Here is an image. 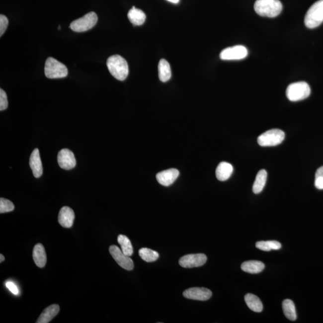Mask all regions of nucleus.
<instances>
[{"label": "nucleus", "instance_id": "f257e3e1", "mask_svg": "<svg viewBox=\"0 0 323 323\" xmlns=\"http://www.w3.org/2000/svg\"><path fill=\"white\" fill-rule=\"evenodd\" d=\"M107 66L111 75L120 81H125L129 74L127 62L119 55L111 56L107 61Z\"/></svg>", "mask_w": 323, "mask_h": 323}, {"label": "nucleus", "instance_id": "f03ea898", "mask_svg": "<svg viewBox=\"0 0 323 323\" xmlns=\"http://www.w3.org/2000/svg\"><path fill=\"white\" fill-rule=\"evenodd\" d=\"M283 10L280 0H256L254 10L258 15L268 17H277Z\"/></svg>", "mask_w": 323, "mask_h": 323}, {"label": "nucleus", "instance_id": "7ed1b4c3", "mask_svg": "<svg viewBox=\"0 0 323 323\" xmlns=\"http://www.w3.org/2000/svg\"><path fill=\"white\" fill-rule=\"evenodd\" d=\"M323 22V0H319L311 5L305 17V25L313 29Z\"/></svg>", "mask_w": 323, "mask_h": 323}, {"label": "nucleus", "instance_id": "20e7f679", "mask_svg": "<svg viewBox=\"0 0 323 323\" xmlns=\"http://www.w3.org/2000/svg\"><path fill=\"white\" fill-rule=\"evenodd\" d=\"M311 88L306 82L299 81L290 84L286 90V96L293 102L303 100L310 95Z\"/></svg>", "mask_w": 323, "mask_h": 323}, {"label": "nucleus", "instance_id": "39448f33", "mask_svg": "<svg viewBox=\"0 0 323 323\" xmlns=\"http://www.w3.org/2000/svg\"><path fill=\"white\" fill-rule=\"evenodd\" d=\"M45 73L49 79L64 78L68 75V69L63 63L50 57L47 59L45 63Z\"/></svg>", "mask_w": 323, "mask_h": 323}, {"label": "nucleus", "instance_id": "423d86ee", "mask_svg": "<svg viewBox=\"0 0 323 323\" xmlns=\"http://www.w3.org/2000/svg\"><path fill=\"white\" fill-rule=\"evenodd\" d=\"M285 134L278 129H273L265 132L258 137V145L262 147H273L280 145L283 142Z\"/></svg>", "mask_w": 323, "mask_h": 323}, {"label": "nucleus", "instance_id": "0eeeda50", "mask_svg": "<svg viewBox=\"0 0 323 323\" xmlns=\"http://www.w3.org/2000/svg\"><path fill=\"white\" fill-rule=\"evenodd\" d=\"M97 22H98L97 14L93 11H91L81 18L73 21L70 27L75 32H85L92 29L96 24Z\"/></svg>", "mask_w": 323, "mask_h": 323}, {"label": "nucleus", "instance_id": "6e6552de", "mask_svg": "<svg viewBox=\"0 0 323 323\" xmlns=\"http://www.w3.org/2000/svg\"><path fill=\"white\" fill-rule=\"evenodd\" d=\"M248 55V50L245 46L237 45L223 50L220 54L222 60H241L245 58Z\"/></svg>", "mask_w": 323, "mask_h": 323}, {"label": "nucleus", "instance_id": "1a4fd4ad", "mask_svg": "<svg viewBox=\"0 0 323 323\" xmlns=\"http://www.w3.org/2000/svg\"><path fill=\"white\" fill-rule=\"evenodd\" d=\"M109 251L114 260L122 268L131 271L134 268L133 260L129 256L123 253L121 249L116 245H111Z\"/></svg>", "mask_w": 323, "mask_h": 323}, {"label": "nucleus", "instance_id": "9d476101", "mask_svg": "<svg viewBox=\"0 0 323 323\" xmlns=\"http://www.w3.org/2000/svg\"><path fill=\"white\" fill-rule=\"evenodd\" d=\"M207 257L204 254H192L184 255L179 260V264L184 268H196L204 265Z\"/></svg>", "mask_w": 323, "mask_h": 323}, {"label": "nucleus", "instance_id": "9b49d317", "mask_svg": "<svg viewBox=\"0 0 323 323\" xmlns=\"http://www.w3.org/2000/svg\"><path fill=\"white\" fill-rule=\"evenodd\" d=\"M184 297L192 300L205 301L210 299L212 292L204 287H193L187 289L183 292Z\"/></svg>", "mask_w": 323, "mask_h": 323}, {"label": "nucleus", "instance_id": "f8f14e48", "mask_svg": "<svg viewBox=\"0 0 323 323\" xmlns=\"http://www.w3.org/2000/svg\"><path fill=\"white\" fill-rule=\"evenodd\" d=\"M58 162L61 168L70 170L76 165V160L74 154L69 149H64L59 152Z\"/></svg>", "mask_w": 323, "mask_h": 323}, {"label": "nucleus", "instance_id": "ddd939ff", "mask_svg": "<svg viewBox=\"0 0 323 323\" xmlns=\"http://www.w3.org/2000/svg\"><path fill=\"white\" fill-rule=\"evenodd\" d=\"M180 175L178 170L176 169H169L165 171L159 172L157 175V179L159 183L163 186H171L174 183Z\"/></svg>", "mask_w": 323, "mask_h": 323}, {"label": "nucleus", "instance_id": "4468645a", "mask_svg": "<svg viewBox=\"0 0 323 323\" xmlns=\"http://www.w3.org/2000/svg\"><path fill=\"white\" fill-rule=\"evenodd\" d=\"M75 219V214L71 208L64 207L59 213L58 222L65 228L72 227Z\"/></svg>", "mask_w": 323, "mask_h": 323}, {"label": "nucleus", "instance_id": "2eb2a0df", "mask_svg": "<svg viewBox=\"0 0 323 323\" xmlns=\"http://www.w3.org/2000/svg\"><path fill=\"white\" fill-rule=\"evenodd\" d=\"M29 165L35 177L40 178L42 175L43 166L39 149H34L32 152L29 159Z\"/></svg>", "mask_w": 323, "mask_h": 323}, {"label": "nucleus", "instance_id": "dca6fc26", "mask_svg": "<svg viewBox=\"0 0 323 323\" xmlns=\"http://www.w3.org/2000/svg\"><path fill=\"white\" fill-rule=\"evenodd\" d=\"M32 257L36 265L40 268L45 267L47 262V256L45 247L42 243L35 245L32 252Z\"/></svg>", "mask_w": 323, "mask_h": 323}, {"label": "nucleus", "instance_id": "f3484780", "mask_svg": "<svg viewBox=\"0 0 323 323\" xmlns=\"http://www.w3.org/2000/svg\"><path fill=\"white\" fill-rule=\"evenodd\" d=\"M234 168L231 163L222 162L216 169V177L219 180L224 181L228 180L233 174Z\"/></svg>", "mask_w": 323, "mask_h": 323}, {"label": "nucleus", "instance_id": "a211bd4d", "mask_svg": "<svg viewBox=\"0 0 323 323\" xmlns=\"http://www.w3.org/2000/svg\"><path fill=\"white\" fill-rule=\"evenodd\" d=\"M60 308L57 304H54L46 308L38 319L37 323H48L55 318L60 312Z\"/></svg>", "mask_w": 323, "mask_h": 323}, {"label": "nucleus", "instance_id": "6ab92c4d", "mask_svg": "<svg viewBox=\"0 0 323 323\" xmlns=\"http://www.w3.org/2000/svg\"><path fill=\"white\" fill-rule=\"evenodd\" d=\"M264 268H265L264 263L257 260L246 261L242 265V271L249 274H258L262 272Z\"/></svg>", "mask_w": 323, "mask_h": 323}, {"label": "nucleus", "instance_id": "aec40b11", "mask_svg": "<svg viewBox=\"0 0 323 323\" xmlns=\"http://www.w3.org/2000/svg\"><path fill=\"white\" fill-rule=\"evenodd\" d=\"M159 78L162 82L168 81L171 78V70L168 62L161 60L158 65Z\"/></svg>", "mask_w": 323, "mask_h": 323}, {"label": "nucleus", "instance_id": "412c9836", "mask_svg": "<svg viewBox=\"0 0 323 323\" xmlns=\"http://www.w3.org/2000/svg\"><path fill=\"white\" fill-rule=\"evenodd\" d=\"M128 17L130 22L134 25H142L145 23L146 16L142 10L138 9L134 6L129 11Z\"/></svg>", "mask_w": 323, "mask_h": 323}, {"label": "nucleus", "instance_id": "4be33fe9", "mask_svg": "<svg viewBox=\"0 0 323 323\" xmlns=\"http://www.w3.org/2000/svg\"><path fill=\"white\" fill-rule=\"evenodd\" d=\"M245 301L248 307L255 313L262 312L263 310V304L260 299L257 296L248 293L245 296Z\"/></svg>", "mask_w": 323, "mask_h": 323}, {"label": "nucleus", "instance_id": "5701e85b", "mask_svg": "<svg viewBox=\"0 0 323 323\" xmlns=\"http://www.w3.org/2000/svg\"><path fill=\"white\" fill-rule=\"evenodd\" d=\"M267 172L265 169L258 171L252 186V191L255 194L260 193L265 187L267 180Z\"/></svg>", "mask_w": 323, "mask_h": 323}, {"label": "nucleus", "instance_id": "b1692460", "mask_svg": "<svg viewBox=\"0 0 323 323\" xmlns=\"http://www.w3.org/2000/svg\"><path fill=\"white\" fill-rule=\"evenodd\" d=\"M283 310L285 316L291 321H295L297 319L295 305L292 301L286 299L283 302Z\"/></svg>", "mask_w": 323, "mask_h": 323}, {"label": "nucleus", "instance_id": "393cba45", "mask_svg": "<svg viewBox=\"0 0 323 323\" xmlns=\"http://www.w3.org/2000/svg\"><path fill=\"white\" fill-rule=\"evenodd\" d=\"M117 242L121 246V249L123 253L129 257L133 254V245H132L131 241L127 237L123 236V235H119L117 238Z\"/></svg>", "mask_w": 323, "mask_h": 323}, {"label": "nucleus", "instance_id": "a878e982", "mask_svg": "<svg viewBox=\"0 0 323 323\" xmlns=\"http://www.w3.org/2000/svg\"><path fill=\"white\" fill-rule=\"evenodd\" d=\"M255 246L260 250L269 251L274 249L277 250L281 248V244L277 241H267V242H258Z\"/></svg>", "mask_w": 323, "mask_h": 323}, {"label": "nucleus", "instance_id": "bb28decb", "mask_svg": "<svg viewBox=\"0 0 323 323\" xmlns=\"http://www.w3.org/2000/svg\"><path fill=\"white\" fill-rule=\"evenodd\" d=\"M139 255L146 262H155L160 256L158 252L148 248H141L139 250Z\"/></svg>", "mask_w": 323, "mask_h": 323}, {"label": "nucleus", "instance_id": "cd10ccee", "mask_svg": "<svg viewBox=\"0 0 323 323\" xmlns=\"http://www.w3.org/2000/svg\"><path fill=\"white\" fill-rule=\"evenodd\" d=\"M14 209V205L12 202L7 199H0V213L11 212Z\"/></svg>", "mask_w": 323, "mask_h": 323}, {"label": "nucleus", "instance_id": "c85d7f7f", "mask_svg": "<svg viewBox=\"0 0 323 323\" xmlns=\"http://www.w3.org/2000/svg\"><path fill=\"white\" fill-rule=\"evenodd\" d=\"M315 186L317 189L323 190V166L317 170L315 175Z\"/></svg>", "mask_w": 323, "mask_h": 323}, {"label": "nucleus", "instance_id": "c756f323", "mask_svg": "<svg viewBox=\"0 0 323 323\" xmlns=\"http://www.w3.org/2000/svg\"><path fill=\"white\" fill-rule=\"evenodd\" d=\"M8 107V100L6 93L4 90L0 89V110L3 111Z\"/></svg>", "mask_w": 323, "mask_h": 323}, {"label": "nucleus", "instance_id": "7c9ffc66", "mask_svg": "<svg viewBox=\"0 0 323 323\" xmlns=\"http://www.w3.org/2000/svg\"><path fill=\"white\" fill-rule=\"evenodd\" d=\"M8 20L7 17L1 14L0 15V36H2L7 28Z\"/></svg>", "mask_w": 323, "mask_h": 323}, {"label": "nucleus", "instance_id": "2f4dec72", "mask_svg": "<svg viewBox=\"0 0 323 323\" xmlns=\"http://www.w3.org/2000/svg\"><path fill=\"white\" fill-rule=\"evenodd\" d=\"M6 287L7 289L9 290L11 293H13V294L15 295L19 294L18 288L17 287L16 284H14L13 282H7Z\"/></svg>", "mask_w": 323, "mask_h": 323}, {"label": "nucleus", "instance_id": "473e14b6", "mask_svg": "<svg viewBox=\"0 0 323 323\" xmlns=\"http://www.w3.org/2000/svg\"><path fill=\"white\" fill-rule=\"evenodd\" d=\"M167 1L172 2V3L177 4L180 1V0H167Z\"/></svg>", "mask_w": 323, "mask_h": 323}, {"label": "nucleus", "instance_id": "72a5a7b5", "mask_svg": "<svg viewBox=\"0 0 323 323\" xmlns=\"http://www.w3.org/2000/svg\"><path fill=\"white\" fill-rule=\"evenodd\" d=\"M0 257H1V259H0V262H2L5 259V257L2 254H0Z\"/></svg>", "mask_w": 323, "mask_h": 323}, {"label": "nucleus", "instance_id": "f704fd0d", "mask_svg": "<svg viewBox=\"0 0 323 323\" xmlns=\"http://www.w3.org/2000/svg\"><path fill=\"white\" fill-rule=\"evenodd\" d=\"M58 29H61V26H59Z\"/></svg>", "mask_w": 323, "mask_h": 323}]
</instances>
